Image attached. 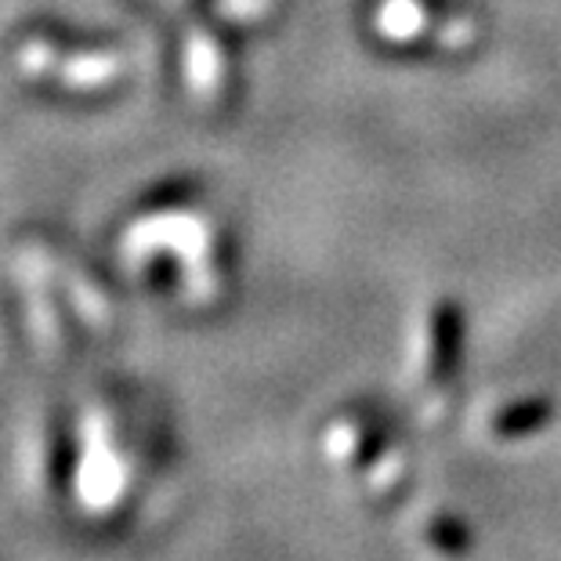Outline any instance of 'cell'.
I'll return each instance as SVG.
<instances>
[]
</instances>
